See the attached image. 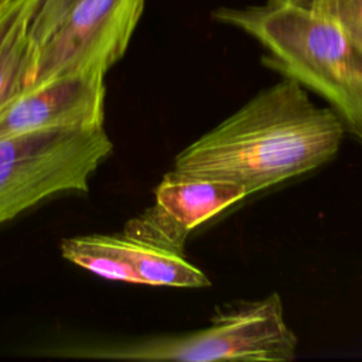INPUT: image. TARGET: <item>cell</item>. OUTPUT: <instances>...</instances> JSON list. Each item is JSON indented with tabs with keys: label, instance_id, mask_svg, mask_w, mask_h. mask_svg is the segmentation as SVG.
I'll return each mask as SVG.
<instances>
[{
	"label": "cell",
	"instance_id": "1",
	"mask_svg": "<svg viewBox=\"0 0 362 362\" xmlns=\"http://www.w3.org/2000/svg\"><path fill=\"white\" fill-rule=\"evenodd\" d=\"M345 133L332 107L315 105L300 82L283 76L185 146L173 170L228 180L252 195L325 164Z\"/></svg>",
	"mask_w": 362,
	"mask_h": 362
},
{
	"label": "cell",
	"instance_id": "2",
	"mask_svg": "<svg viewBox=\"0 0 362 362\" xmlns=\"http://www.w3.org/2000/svg\"><path fill=\"white\" fill-rule=\"evenodd\" d=\"M212 17L260 42L267 51L263 65L324 98L346 133L362 144V49L341 25L313 11L272 1L219 7Z\"/></svg>",
	"mask_w": 362,
	"mask_h": 362
},
{
	"label": "cell",
	"instance_id": "3",
	"mask_svg": "<svg viewBox=\"0 0 362 362\" xmlns=\"http://www.w3.org/2000/svg\"><path fill=\"white\" fill-rule=\"evenodd\" d=\"M113 151L105 126L51 127L0 139V225L41 201L86 192Z\"/></svg>",
	"mask_w": 362,
	"mask_h": 362
},
{
	"label": "cell",
	"instance_id": "4",
	"mask_svg": "<svg viewBox=\"0 0 362 362\" xmlns=\"http://www.w3.org/2000/svg\"><path fill=\"white\" fill-rule=\"evenodd\" d=\"M298 338L284 318L277 293L219 308L209 327L153 337L99 349L93 356L132 361H262L283 362L297 355Z\"/></svg>",
	"mask_w": 362,
	"mask_h": 362
},
{
	"label": "cell",
	"instance_id": "5",
	"mask_svg": "<svg viewBox=\"0 0 362 362\" xmlns=\"http://www.w3.org/2000/svg\"><path fill=\"white\" fill-rule=\"evenodd\" d=\"M144 0H78L37 48L30 86L76 74H106L126 52Z\"/></svg>",
	"mask_w": 362,
	"mask_h": 362
},
{
	"label": "cell",
	"instance_id": "6",
	"mask_svg": "<svg viewBox=\"0 0 362 362\" xmlns=\"http://www.w3.org/2000/svg\"><path fill=\"white\" fill-rule=\"evenodd\" d=\"M249 197L240 184L171 170L156 188V202L132 218L122 233L184 255L189 233Z\"/></svg>",
	"mask_w": 362,
	"mask_h": 362
},
{
	"label": "cell",
	"instance_id": "7",
	"mask_svg": "<svg viewBox=\"0 0 362 362\" xmlns=\"http://www.w3.org/2000/svg\"><path fill=\"white\" fill-rule=\"evenodd\" d=\"M105 75H66L24 89L0 107V139L51 127H95L105 122Z\"/></svg>",
	"mask_w": 362,
	"mask_h": 362
},
{
	"label": "cell",
	"instance_id": "8",
	"mask_svg": "<svg viewBox=\"0 0 362 362\" xmlns=\"http://www.w3.org/2000/svg\"><path fill=\"white\" fill-rule=\"evenodd\" d=\"M119 247L136 272L140 284L199 288L211 286L202 270L189 263L184 255L161 249L124 233L116 235Z\"/></svg>",
	"mask_w": 362,
	"mask_h": 362
},
{
	"label": "cell",
	"instance_id": "9",
	"mask_svg": "<svg viewBox=\"0 0 362 362\" xmlns=\"http://www.w3.org/2000/svg\"><path fill=\"white\" fill-rule=\"evenodd\" d=\"M62 256L100 277L140 284V280L123 256L116 235H89L64 239Z\"/></svg>",
	"mask_w": 362,
	"mask_h": 362
},
{
	"label": "cell",
	"instance_id": "10",
	"mask_svg": "<svg viewBox=\"0 0 362 362\" xmlns=\"http://www.w3.org/2000/svg\"><path fill=\"white\" fill-rule=\"evenodd\" d=\"M296 6L335 21L362 49V0H266Z\"/></svg>",
	"mask_w": 362,
	"mask_h": 362
},
{
	"label": "cell",
	"instance_id": "11",
	"mask_svg": "<svg viewBox=\"0 0 362 362\" xmlns=\"http://www.w3.org/2000/svg\"><path fill=\"white\" fill-rule=\"evenodd\" d=\"M76 1L78 0H37L30 24V35L37 48L57 28Z\"/></svg>",
	"mask_w": 362,
	"mask_h": 362
}]
</instances>
